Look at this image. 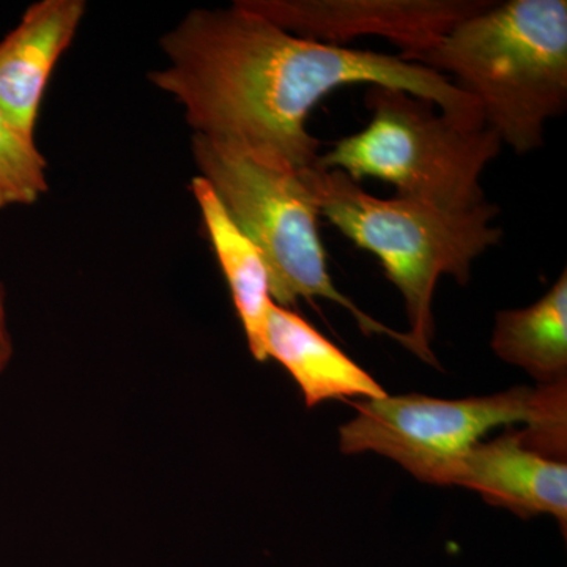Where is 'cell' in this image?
<instances>
[{
	"label": "cell",
	"instance_id": "8",
	"mask_svg": "<svg viewBox=\"0 0 567 567\" xmlns=\"http://www.w3.org/2000/svg\"><path fill=\"white\" fill-rule=\"evenodd\" d=\"M445 486L472 488L520 517L550 514L566 535L567 465L529 445L525 431L481 442L458 458Z\"/></svg>",
	"mask_w": 567,
	"mask_h": 567
},
{
	"label": "cell",
	"instance_id": "1",
	"mask_svg": "<svg viewBox=\"0 0 567 567\" xmlns=\"http://www.w3.org/2000/svg\"><path fill=\"white\" fill-rule=\"evenodd\" d=\"M159 48L167 63L148 81L181 104L193 136L293 171L317 163L309 115L344 85L399 89L462 125L486 126L480 104L450 78L399 55L301 39L238 0L189 11Z\"/></svg>",
	"mask_w": 567,
	"mask_h": 567
},
{
	"label": "cell",
	"instance_id": "4",
	"mask_svg": "<svg viewBox=\"0 0 567 567\" xmlns=\"http://www.w3.org/2000/svg\"><path fill=\"white\" fill-rule=\"evenodd\" d=\"M365 106L368 126L319 155L317 167L358 183L380 178L394 186L395 197L442 210L487 203L481 175L503 147L491 128H470L427 100L383 85H371Z\"/></svg>",
	"mask_w": 567,
	"mask_h": 567
},
{
	"label": "cell",
	"instance_id": "12",
	"mask_svg": "<svg viewBox=\"0 0 567 567\" xmlns=\"http://www.w3.org/2000/svg\"><path fill=\"white\" fill-rule=\"evenodd\" d=\"M492 349L506 363L525 369L540 385L566 383V270L535 305L496 312Z\"/></svg>",
	"mask_w": 567,
	"mask_h": 567
},
{
	"label": "cell",
	"instance_id": "6",
	"mask_svg": "<svg viewBox=\"0 0 567 567\" xmlns=\"http://www.w3.org/2000/svg\"><path fill=\"white\" fill-rule=\"evenodd\" d=\"M194 164L234 223L262 254L270 276L271 298L289 308L300 298H323L342 306L365 334H383L413 352L409 334L364 315L336 289L328 274L319 235L320 213L303 171L259 162L192 136Z\"/></svg>",
	"mask_w": 567,
	"mask_h": 567
},
{
	"label": "cell",
	"instance_id": "3",
	"mask_svg": "<svg viewBox=\"0 0 567 567\" xmlns=\"http://www.w3.org/2000/svg\"><path fill=\"white\" fill-rule=\"evenodd\" d=\"M319 208L358 248L374 254L386 278L405 301L413 353L436 364L432 300L436 282L450 275L465 286L481 254L499 245L503 230L492 226L499 208L483 204L472 210H442L413 200L380 199L342 171L316 164L303 171Z\"/></svg>",
	"mask_w": 567,
	"mask_h": 567
},
{
	"label": "cell",
	"instance_id": "5",
	"mask_svg": "<svg viewBox=\"0 0 567 567\" xmlns=\"http://www.w3.org/2000/svg\"><path fill=\"white\" fill-rule=\"evenodd\" d=\"M566 383L517 386L487 398L445 399L398 395L354 404L358 415L339 429L344 454L393 458L423 483L445 486L458 458L492 429L527 424L529 445L547 456L566 454Z\"/></svg>",
	"mask_w": 567,
	"mask_h": 567
},
{
	"label": "cell",
	"instance_id": "11",
	"mask_svg": "<svg viewBox=\"0 0 567 567\" xmlns=\"http://www.w3.org/2000/svg\"><path fill=\"white\" fill-rule=\"evenodd\" d=\"M189 188L203 216L205 233L216 260L233 295L235 311L244 327L249 352L264 363L267 361L265 328L274 298L262 254L230 218L210 183L196 175Z\"/></svg>",
	"mask_w": 567,
	"mask_h": 567
},
{
	"label": "cell",
	"instance_id": "10",
	"mask_svg": "<svg viewBox=\"0 0 567 567\" xmlns=\"http://www.w3.org/2000/svg\"><path fill=\"white\" fill-rule=\"evenodd\" d=\"M265 358L278 361L303 391L306 405L330 399H382L385 388L328 341L292 309L271 305L265 328Z\"/></svg>",
	"mask_w": 567,
	"mask_h": 567
},
{
	"label": "cell",
	"instance_id": "9",
	"mask_svg": "<svg viewBox=\"0 0 567 567\" xmlns=\"http://www.w3.org/2000/svg\"><path fill=\"white\" fill-rule=\"evenodd\" d=\"M84 0H40L0 41V107L25 136L35 137L52 71L76 37Z\"/></svg>",
	"mask_w": 567,
	"mask_h": 567
},
{
	"label": "cell",
	"instance_id": "15",
	"mask_svg": "<svg viewBox=\"0 0 567 567\" xmlns=\"http://www.w3.org/2000/svg\"><path fill=\"white\" fill-rule=\"evenodd\" d=\"M0 300H6V286L0 281Z\"/></svg>",
	"mask_w": 567,
	"mask_h": 567
},
{
	"label": "cell",
	"instance_id": "7",
	"mask_svg": "<svg viewBox=\"0 0 567 567\" xmlns=\"http://www.w3.org/2000/svg\"><path fill=\"white\" fill-rule=\"evenodd\" d=\"M241 7L301 39L338 44L383 37L406 59L487 9L488 0H238Z\"/></svg>",
	"mask_w": 567,
	"mask_h": 567
},
{
	"label": "cell",
	"instance_id": "14",
	"mask_svg": "<svg viewBox=\"0 0 567 567\" xmlns=\"http://www.w3.org/2000/svg\"><path fill=\"white\" fill-rule=\"evenodd\" d=\"M13 353V336L10 333L6 300H0V375H2L3 371L9 368Z\"/></svg>",
	"mask_w": 567,
	"mask_h": 567
},
{
	"label": "cell",
	"instance_id": "13",
	"mask_svg": "<svg viewBox=\"0 0 567 567\" xmlns=\"http://www.w3.org/2000/svg\"><path fill=\"white\" fill-rule=\"evenodd\" d=\"M48 189V162L35 137L20 132L0 107V210L33 205Z\"/></svg>",
	"mask_w": 567,
	"mask_h": 567
},
{
	"label": "cell",
	"instance_id": "2",
	"mask_svg": "<svg viewBox=\"0 0 567 567\" xmlns=\"http://www.w3.org/2000/svg\"><path fill=\"white\" fill-rule=\"evenodd\" d=\"M404 61L450 74L502 144L527 155L566 112L567 2H492Z\"/></svg>",
	"mask_w": 567,
	"mask_h": 567
}]
</instances>
